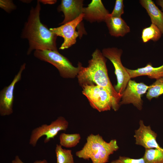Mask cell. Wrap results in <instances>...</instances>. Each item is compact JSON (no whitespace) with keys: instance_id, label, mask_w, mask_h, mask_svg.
Wrapping results in <instances>:
<instances>
[{"instance_id":"cell-1","label":"cell","mask_w":163,"mask_h":163,"mask_svg":"<svg viewBox=\"0 0 163 163\" xmlns=\"http://www.w3.org/2000/svg\"><path fill=\"white\" fill-rule=\"evenodd\" d=\"M40 3L37 0L35 7L31 8L21 34V38L28 41L29 47L27 52L28 55L34 50L58 51L56 43L57 36L40 21Z\"/></svg>"},{"instance_id":"cell-2","label":"cell","mask_w":163,"mask_h":163,"mask_svg":"<svg viewBox=\"0 0 163 163\" xmlns=\"http://www.w3.org/2000/svg\"><path fill=\"white\" fill-rule=\"evenodd\" d=\"M88 65L84 67L81 65L77 76L82 87L85 85H96L107 89L113 97L116 110L120 106L122 95L115 91L109 77L106 62L107 60L102 52L96 49L92 54Z\"/></svg>"},{"instance_id":"cell-3","label":"cell","mask_w":163,"mask_h":163,"mask_svg":"<svg viewBox=\"0 0 163 163\" xmlns=\"http://www.w3.org/2000/svg\"><path fill=\"white\" fill-rule=\"evenodd\" d=\"M119 149L116 139L105 141L99 134H91L86 139L82 148L76 152V155L85 160L91 159L92 163H106L110 155Z\"/></svg>"},{"instance_id":"cell-4","label":"cell","mask_w":163,"mask_h":163,"mask_svg":"<svg viewBox=\"0 0 163 163\" xmlns=\"http://www.w3.org/2000/svg\"><path fill=\"white\" fill-rule=\"evenodd\" d=\"M35 57L48 62L55 66L60 76L65 78H73L77 76L82 64L78 62V66H74L67 58L58 51L51 50H37L34 51Z\"/></svg>"},{"instance_id":"cell-5","label":"cell","mask_w":163,"mask_h":163,"mask_svg":"<svg viewBox=\"0 0 163 163\" xmlns=\"http://www.w3.org/2000/svg\"><path fill=\"white\" fill-rule=\"evenodd\" d=\"M82 87V94L93 108L100 112L111 108L117 111L113 99L107 89L94 85H83Z\"/></svg>"},{"instance_id":"cell-6","label":"cell","mask_w":163,"mask_h":163,"mask_svg":"<svg viewBox=\"0 0 163 163\" xmlns=\"http://www.w3.org/2000/svg\"><path fill=\"white\" fill-rule=\"evenodd\" d=\"M102 53L105 58L111 62L114 66L117 81V84L114 87L116 91L122 96L131 78L126 68L122 63L121 56L123 50L116 47H108L103 49Z\"/></svg>"},{"instance_id":"cell-7","label":"cell","mask_w":163,"mask_h":163,"mask_svg":"<svg viewBox=\"0 0 163 163\" xmlns=\"http://www.w3.org/2000/svg\"><path fill=\"white\" fill-rule=\"evenodd\" d=\"M69 123L63 117L60 116L49 125L44 124L34 129L30 137L29 143L35 147L39 139L45 136L44 142L46 143L53 139L61 131H66L68 128Z\"/></svg>"},{"instance_id":"cell-8","label":"cell","mask_w":163,"mask_h":163,"mask_svg":"<svg viewBox=\"0 0 163 163\" xmlns=\"http://www.w3.org/2000/svg\"><path fill=\"white\" fill-rule=\"evenodd\" d=\"M84 16L82 13L72 21L59 27L50 28L57 36L63 38L64 41L59 48L60 50L68 49L76 43L77 38L79 36V33L76 30V28L83 19Z\"/></svg>"},{"instance_id":"cell-9","label":"cell","mask_w":163,"mask_h":163,"mask_svg":"<svg viewBox=\"0 0 163 163\" xmlns=\"http://www.w3.org/2000/svg\"><path fill=\"white\" fill-rule=\"evenodd\" d=\"M149 87V86L143 83H137L130 79L122 94L120 105L132 104L139 110H141L143 103L141 97Z\"/></svg>"},{"instance_id":"cell-10","label":"cell","mask_w":163,"mask_h":163,"mask_svg":"<svg viewBox=\"0 0 163 163\" xmlns=\"http://www.w3.org/2000/svg\"><path fill=\"white\" fill-rule=\"evenodd\" d=\"M26 63L21 66L10 85L5 87L0 92V115L1 116H9L13 112L14 92L15 86L21 79L22 73L26 67Z\"/></svg>"},{"instance_id":"cell-11","label":"cell","mask_w":163,"mask_h":163,"mask_svg":"<svg viewBox=\"0 0 163 163\" xmlns=\"http://www.w3.org/2000/svg\"><path fill=\"white\" fill-rule=\"evenodd\" d=\"M139 127L135 130L134 135L136 144L145 149L162 148L157 141V133L152 129L150 126H145L142 120H139Z\"/></svg>"},{"instance_id":"cell-12","label":"cell","mask_w":163,"mask_h":163,"mask_svg":"<svg viewBox=\"0 0 163 163\" xmlns=\"http://www.w3.org/2000/svg\"><path fill=\"white\" fill-rule=\"evenodd\" d=\"M83 2V0H61L57 10L63 13L64 19L59 24L62 25L72 21L82 14Z\"/></svg>"},{"instance_id":"cell-13","label":"cell","mask_w":163,"mask_h":163,"mask_svg":"<svg viewBox=\"0 0 163 163\" xmlns=\"http://www.w3.org/2000/svg\"><path fill=\"white\" fill-rule=\"evenodd\" d=\"M84 18L91 23L105 22L110 13L101 0H92L86 7H84Z\"/></svg>"},{"instance_id":"cell-14","label":"cell","mask_w":163,"mask_h":163,"mask_svg":"<svg viewBox=\"0 0 163 163\" xmlns=\"http://www.w3.org/2000/svg\"><path fill=\"white\" fill-rule=\"evenodd\" d=\"M105 22L111 36L123 37L130 32V27L121 17H112L110 14Z\"/></svg>"},{"instance_id":"cell-15","label":"cell","mask_w":163,"mask_h":163,"mask_svg":"<svg viewBox=\"0 0 163 163\" xmlns=\"http://www.w3.org/2000/svg\"><path fill=\"white\" fill-rule=\"evenodd\" d=\"M139 3L146 10L152 23L155 24L161 30L163 36V12L152 0H140Z\"/></svg>"},{"instance_id":"cell-16","label":"cell","mask_w":163,"mask_h":163,"mask_svg":"<svg viewBox=\"0 0 163 163\" xmlns=\"http://www.w3.org/2000/svg\"><path fill=\"white\" fill-rule=\"evenodd\" d=\"M126 69L131 78L143 75H146L151 79H156L163 77V64L159 67H155L149 63L144 67L136 69H131L126 68Z\"/></svg>"},{"instance_id":"cell-17","label":"cell","mask_w":163,"mask_h":163,"mask_svg":"<svg viewBox=\"0 0 163 163\" xmlns=\"http://www.w3.org/2000/svg\"><path fill=\"white\" fill-rule=\"evenodd\" d=\"M162 35L161 32L157 26L151 23L149 27L143 29L141 38L144 43H147L150 40L155 42L159 40Z\"/></svg>"},{"instance_id":"cell-18","label":"cell","mask_w":163,"mask_h":163,"mask_svg":"<svg viewBox=\"0 0 163 163\" xmlns=\"http://www.w3.org/2000/svg\"><path fill=\"white\" fill-rule=\"evenodd\" d=\"M143 158L145 163H163V148L145 149Z\"/></svg>"},{"instance_id":"cell-19","label":"cell","mask_w":163,"mask_h":163,"mask_svg":"<svg viewBox=\"0 0 163 163\" xmlns=\"http://www.w3.org/2000/svg\"><path fill=\"white\" fill-rule=\"evenodd\" d=\"M81 138L80 135L78 133H61L59 136V144L66 148H72L79 143Z\"/></svg>"},{"instance_id":"cell-20","label":"cell","mask_w":163,"mask_h":163,"mask_svg":"<svg viewBox=\"0 0 163 163\" xmlns=\"http://www.w3.org/2000/svg\"><path fill=\"white\" fill-rule=\"evenodd\" d=\"M56 163H75L72 151L63 149L60 145H56L55 150Z\"/></svg>"},{"instance_id":"cell-21","label":"cell","mask_w":163,"mask_h":163,"mask_svg":"<svg viewBox=\"0 0 163 163\" xmlns=\"http://www.w3.org/2000/svg\"><path fill=\"white\" fill-rule=\"evenodd\" d=\"M163 94V77L157 79L149 86L146 94L147 98L149 101L157 98Z\"/></svg>"},{"instance_id":"cell-22","label":"cell","mask_w":163,"mask_h":163,"mask_svg":"<svg viewBox=\"0 0 163 163\" xmlns=\"http://www.w3.org/2000/svg\"><path fill=\"white\" fill-rule=\"evenodd\" d=\"M123 1V0H116L113 10L110 15L112 17H121L124 13Z\"/></svg>"},{"instance_id":"cell-23","label":"cell","mask_w":163,"mask_h":163,"mask_svg":"<svg viewBox=\"0 0 163 163\" xmlns=\"http://www.w3.org/2000/svg\"><path fill=\"white\" fill-rule=\"evenodd\" d=\"M110 163H145V162L143 157L135 159L128 157L120 156L118 159L112 161Z\"/></svg>"},{"instance_id":"cell-24","label":"cell","mask_w":163,"mask_h":163,"mask_svg":"<svg viewBox=\"0 0 163 163\" xmlns=\"http://www.w3.org/2000/svg\"><path fill=\"white\" fill-rule=\"evenodd\" d=\"M0 7L8 13H10L16 8L13 1L11 0H0Z\"/></svg>"},{"instance_id":"cell-25","label":"cell","mask_w":163,"mask_h":163,"mask_svg":"<svg viewBox=\"0 0 163 163\" xmlns=\"http://www.w3.org/2000/svg\"><path fill=\"white\" fill-rule=\"evenodd\" d=\"M12 163H24L19 158L18 155H16L15 159L13 160ZM34 163H48L47 161L45 159L43 160H37L34 161Z\"/></svg>"},{"instance_id":"cell-26","label":"cell","mask_w":163,"mask_h":163,"mask_svg":"<svg viewBox=\"0 0 163 163\" xmlns=\"http://www.w3.org/2000/svg\"><path fill=\"white\" fill-rule=\"evenodd\" d=\"M41 3L44 4L52 5L55 4L57 2L56 0H39Z\"/></svg>"},{"instance_id":"cell-27","label":"cell","mask_w":163,"mask_h":163,"mask_svg":"<svg viewBox=\"0 0 163 163\" xmlns=\"http://www.w3.org/2000/svg\"><path fill=\"white\" fill-rule=\"evenodd\" d=\"M157 4L161 7L163 12V0H158L156 1Z\"/></svg>"}]
</instances>
